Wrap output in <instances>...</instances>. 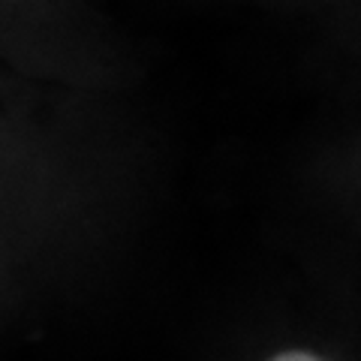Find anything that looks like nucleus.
<instances>
[{
    "label": "nucleus",
    "instance_id": "obj_1",
    "mask_svg": "<svg viewBox=\"0 0 361 361\" xmlns=\"http://www.w3.org/2000/svg\"><path fill=\"white\" fill-rule=\"evenodd\" d=\"M265 361H329V358H322L319 353H310V349H301V346H289V349H280V353H274Z\"/></svg>",
    "mask_w": 361,
    "mask_h": 361
}]
</instances>
